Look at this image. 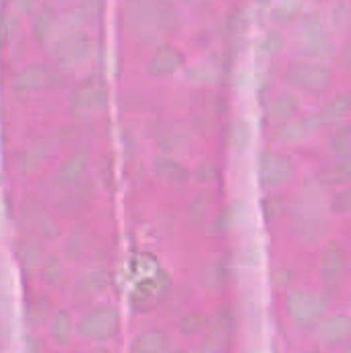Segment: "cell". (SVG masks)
<instances>
[{"label":"cell","mask_w":351,"mask_h":353,"mask_svg":"<svg viewBox=\"0 0 351 353\" xmlns=\"http://www.w3.org/2000/svg\"><path fill=\"white\" fill-rule=\"evenodd\" d=\"M321 126L319 122V116L317 114H310V116H302V118H294L290 122H285L279 132H277V139L279 141H302L306 137H310L317 128Z\"/></svg>","instance_id":"52a82bcc"},{"label":"cell","mask_w":351,"mask_h":353,"mask_svg":"<svg viewBox=\"0 0 351 353\" xmlns=\"http://www.w3.org/2000/svg\"><path fill=\"white\" fill-rule=\"evenodd\" d=\"M350 19H351L350 4H345V2L335 4V8H333V23H335V27H343Z\"/></svg>","instance_id":"4fadbf2b"},{"label":"cell","mask_w":351,"mask_h":353,"mask_svg":"<svg viewBox=\"0 0 351 353\" xmlns=\"http://www.w3.org/2000/svg\"><path fill=\"white\" fill-rule=\"evenodd\" d=\"M329 147L335 155H345L351 151V124L343 122L339 126H335V130L329 137Z\"/></svg>","instance_id":"8fae6325"},{"label":"cell","mask_w":351,"mask_h":353,"mask_svg":"<svg viewBox=\"0 0 351 353\" xmlns=\"http://www.w3.org/2000/svg\"><path fill=\"white\" fill-rule=\"evenodd\" d=\"M298 105H300V101H298V97H296L294 93H290V91L279 93V95L273 99L271 108H269V116L275 118V120L290 118V116L298 110Z\"/></svg>","instance_id":"30bf717a"},{"label":"cell","mask_w":351,"mask_h":353,"mask_svg":"<svg viewBox=\"0 0 351 353\" xmlns=\"http://www.w3.org/2000/svg\"><path fill=\"white\" fill-rule=\"evenodd\" d=\"M298 8H300L298 2H283V4H279V6L275 8V14H277V19H283V21H285V19L294 17Z\"/></svg>","instance_id":"5bb4252c"},{"label":"cell","mask_w":351,"mask_h":353,"mask_svg":"<svg viewBox=\"0 0 351 353\" xmlns=\"http://www.w3.org/2000/svg\"><path fill=\"white\" fill-rule=\"evenodd\" d=\"M288 79L308 91H325L333 79L335 70L327 62H294L288 68Z\"/></svg>","instance_id":"7a4b0ae2"},{"label":"cell","mask_w":351,"mask_h":353,"mask_svg":"<svg viewBox=\"0 0 351 353\" xmlns=\"http://www.w3.org/2000/svg\"><path fill=\"white\" fill-rule=\"evenodd\" d=\"M294 174V159L283 153L265 151L261 155V176L269 184L285 182Z\"/></svg>","instance_id":"5b68a950"},{"label":"cell","mask_w":351,"mask_h":353,"mask_svg":"<svg viewBox=\"0 0 351 353\" xmlns=\"http://www.w3.org/2000/svg\"><path fill=\"white\" fill-rule=\"evenodd\" d=\"M351 333V316L350 314H333L327 316L321 327H319V337L327 343V345H335L341 343L348 335Z\"/></svg>","instance_id":"8992f818"},{"label":"cell","mask_w":351,"mask_h":353,"mask_svg":"<svg viewBox=\"0 0 351 353\" xmlns=\"http://www.w3.org/2000/svg\"><path fill=\"white\" fill-rule=\"evenodd\" d=\"M300 37L304 43V52L308 56H331L333 54V41L331 35L327 33V25L325 19L321 17V12H308L300 25Z\"/></svg>","instance_id":"3957f363"},{"label":"cell","mask_w":351,"mask_h":353,"mask_svg":"<svg viewBox=\"0 0 351 353\" xmlns=\"http://www.w3.org/2000/svg\"><path fill=\"white\" fill-rule=\"evenodd\" d=\"M308 353H321V352H319V350H310V352H308Z\"/></svg>","instance_id":"ac0fdd59"},{"label":"cell","mask_w":351,"mask_h":353,"mask_svg":"<svg viewBox=\"0 0 351 353\" xmlns=\"http://www.w3.org/2000/svg\"><path fill=\"white\" fill-rule=\"evenodd\" d=\"M290 312L292 316L300 323V325H312L314 321L323 319V314L327 312L329 300L321 294H312L306 290L294 292L288 300Z\"/></svg>","instance_id":"277c9868"},{"label":"cell","mask_w":351,"mask_h":353,"mask_svg":"<svg viewBox=\"0 0 351 353\" xmlns=\"http://www.w3.org/2000/svg\"><path fill=\"white\" fill-rule=\"evenodd\" d=\"M321 182H348L351 180V151L321 172Z\"/></svg>","instance_id":"9c48e42d"},{"label":"cell","mask_w":351,"mask_h":353,"mask_svg":"<svg viewBox=\"0 0 351 353\" xmlns=\"http://www.w3.org/2000/svg\"><path fill=\"white\" fill-rule=\"evenodd\" d=\"M333 209L335 211H350L351 209V182L343 186L335 196H333Z\"/></svg>","instance_id":"7c38bea8"},{"label":"cell","mask_w":351,"mask_h":353,"mask_svg":"<svg viewBox=\"0 0 351 353\" xmlns=\"http://www.w3.org/2000/svg\"><path fill=\"white\" fill-rule=\"evenodd\" d=\"M351 110V89H343V91H337L335 95H331L321 112L317 114L319 116V122L321 124H329V122H335L339 120L341 116H345Z\"/></svg>","instance_id":"ba28073f"},{"label":"cell","mask_w":351,"mask_h":353,"mask_svg":"<svg viewBox=\"0 0 351 353\" xmlns=\"http://www.w3.org/2000/svg\"><path fill=\"white\" fill-rule=\"evenodd\" d=\"M343 60H345V64H350L351 66V41H348V43L343 46Z\"/></svg>","instance_id":"2e32d148"},{"label":"cell","mask_w":351,"mask_h":353,"mask_svg":"<svg viewBox=\"0 0 351 353\" xmlns=\"http://www.w3.org/2000/svg\"><path fill=\"white\" fill-rule=\"evenodd\" d=\"M343 353H351V343L345 347V350H343Z\"/></svg>","instance_id":"e0dca14e"},{"label":"cell","mask_w":351,"mask_h":353,"mask_svg":"<svg viewBox=\"0 0 351 353\" xmlns=\"http://www.w3.org/2000/svg\"><path fill=\"white\" fill-rule=\"evenodd\" d=\"M265 209H267V215H269V217L279 215L281 209H283V199H281V196H269V199L265 201Z\"/></svg>","instance_id":"9a60e30c"},{"label":"cell","mask_w":351,"mask_h":353,"mask_svg":"<svg viewBox=\"0 0 351 353\" xmlns=\"http://www.w3.org/2000/svg\"><path fill=\"white\" fill-rule=\"evenodd\" d=\"M350 267V254L348 248L339 240H329L323 248V259H321V277L325 288L333 294L341 288L343 277Z\"/></svg>","instance_id":"6da1fadb"}]
</instances>
